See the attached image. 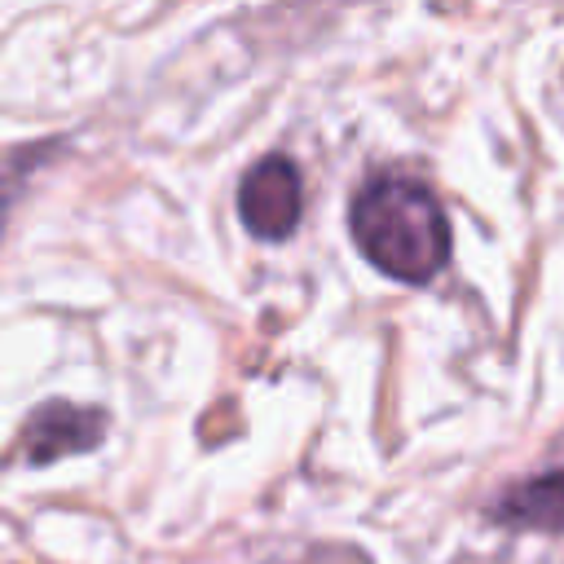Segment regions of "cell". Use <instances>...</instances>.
Returning a JSON list of instances; mask_svg holds the SVG:
<instances>
[{
    "label": "cell",
    "instance_id": "cell-2",
    "mask_svg": "<svg viewBox=\"0 0 564 564\" xmlns=\"http://www.w3.org/2000/svg\"><path fill=\"white\" fill-rule=\"evenodd\" d=\"M300 212H304V181L286 154H264L260 163L247 167L238 185V216L251 238L260 242L291 238L300 225Z\"/></svg>",
    "mask_w": 564,
    "mask_h": 564
},
{
    "label": "cell",
    "instance_id": "cell-1",
    "mask_svg": "<svg viewBox=\"0 0 564 564\" xmlns=\"http://www.w3.org/2000/svg\"><path fill=\"white\" fill-rule=\"evenodd\" d=\"M357 251L388 278L423 286L449 260V220L436 194L401 172L370 176L348 203Z\"/></svg>",
    "mask_w": 564,
    "mask_h": 564
},
{
    "label": "cell",
    "instance_id": "cell-4",
    "mask_svg": "<svg viewBox=\"0 0 564 564\" xmlns=\"http://www.w3.org/2000/svg\"><path fill=\"white\" fill-rule=\"evenodd\" d=\"M502 524L538 529V533H564V471H546L538 480H524L507 489V498L494 507Z\"/></svg>",
    "mask_w": 564,
    "mask_h": 564
},
{
    "label": "cell",
    "instance_id": "cell-5",
    "mask_svg": "<svg viewBox=\"0 0 564 564\" xmlns=\"http://www.w3.org/2000/svg\"><path fill=\"white\" fill-rule=\"evenodd\" d=\"M0 216H4V203H0Z\"/></svg>",
    "mask_w": 564,
    "mask_h": 564
},
{
    "label": "cell",
    "instance_id": "cell-3",
    "mask_svg": "<svg viewBox=\"0 0 564 564\" xmlns=\"http://www.w3.org/2000/svg\"><path fill=\"white\" fill-rule=\"evenodd\" d=\"M101 436H106V414L101 410L75 405V401H44L40 410L26 414L22 436H18V454L31 467H44V463L97 449Z\"/></svg>",
    "mask_w": 564,
    "mask_h": 564
}]
</instances>
